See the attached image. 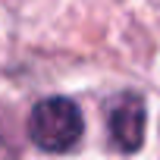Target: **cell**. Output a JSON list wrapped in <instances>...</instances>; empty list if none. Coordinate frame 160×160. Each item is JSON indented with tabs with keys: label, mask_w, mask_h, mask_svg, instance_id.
I'll return each mask as SVG.
<instances>
[{
	"label": "cell",
	"mask_w": 160,
	"mask_h": 160,
	"mask_svg": "<svg viewBox=\"0 0 160 160\" xmlns=\"http://www.w3.org/2000/svg\"><path fill=\"white\" fill-rule=\"evenodd\" d=\"M85 132V119L75 101L69 98H44L32 107L28 116V138L47 151V154H63L72 151Z\"/></svg>",
	"instance_id": "obj_1"
},
{
	"label": "cell",
	"mask_w": 160,
	"mask_h": 160,
	"mask_svg": "<svg viewBox=\"0 0 160 160\" xmlns=\"http://www.w3.org/2000/svg\"><path fill=\"white\" fill-rule=\"evenodd\" d=\"M107 129H110V138L119 151H126V154L138 151L141 141H144V101L135 91L119 94L110 104Z\"/></svg>",
	"instance_id": "obj_2"
}]
</instances>
